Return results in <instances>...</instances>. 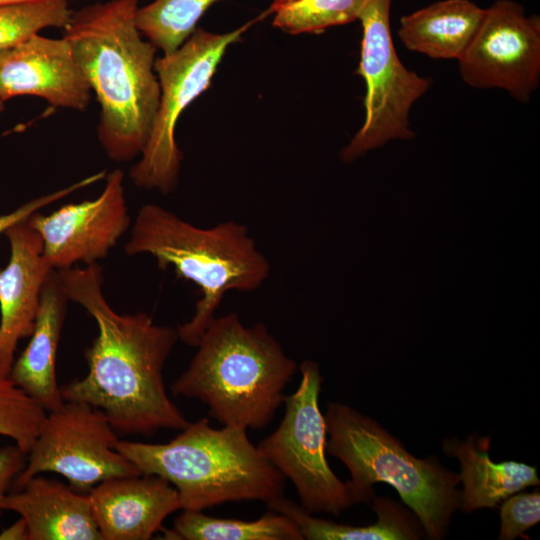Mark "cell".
I'll return each mask as SVG.
<instances>
[{
    "label": "cell",
    "mask_w": 540,
    "mask_h": 540,
    "mask_svg": "<svg viewBox=\"0 0 540 540\" xmlns=\"http://www.w3.org/2000/svg\"><path fill=\"white\" fill-rule=\"evenodd\" d=\"M267 507L289 517L307 540H415L421 536L419 520L394 500L384 497H373L372 508L378 520L367 526L315 517L285 496L267 503Z\"/></svg>",
    "instance_id": "obj_20"
},
{
    "label": "cell",
    "mask_w": 540,
    "mask_h": 540,
    "mask_svg": "<svg viewBox=\"0 0 540 540\" xmlns=\"http://www.w3.org/2000/svg\"><path fill=\"white\" fill-rule=\"evenodd\" d=\"M117 434L99 408L81 401H64L47 412L12 487L18 490L34 476L53 472L66 478L73 489L89 492L107 479L141 474L115 449Z\"/></svg>",
    "instance_id": "obj_10"
},
{
    "label": "cell",
    "mask_w": 540,
    "mask_h": 540,
    "mask_svg": "<svg viewBox=\"0 0 540 540\" xmlns=\"http://www.w3.org/2000/svg\"><path fill=\"white\" fill-rule=\"evenodd\" d=\"M22 1H32V0H0V4L22 2ZM68 1H74V0H68Z\"/></svg>",
    "instance_id": "obj_31"
},
{
    "label": "cell",
    "mask_w": 540,
    "mask_h": 540,
    "mask_svg": "<svg viewBox=\"0 0 540 540\" xmlns=\"http://www.w3.org/2000/svg\"><path fill=\"white\" fill-rule=\"evenodd\" d=\"M46 410L9 378L0 379V436L14 441L26 454L32 448Z\"/></svg>",
    "instance_id": "obj_25"
},
{
    "label": "cell",
    "mask_w": 540,
    "mask_h": 540,
    "mask_svg": "<svg viewBox=\"0 0 540 540\" xmlns=\"http://www.w3.org/2000/svg\"><path fill=\"white\" fill-rule=\"evenodd\" d=\"M88 496L103 540L151 539L170 514L182 510L176 488L153 474L107 479Z\"/></svg>",
    "instance_id": "obj_15"
},
{
    "label": "cell",
    "mask_w": 540,
    "mask_h": 540,
    "mask_svg": "<svg viewBox=\"0 0 540 540\" xmlns=\"http://www.w3.org/2000/svg\"><path fill=\"white\" fill-rule=\"evenodd\" d=\"M28 223L39 234L43 255L52 269L97 263L130 227L123 171L108 173L97 198L64 205L48 215L35 212Z\"/></svg>",
    "instance_id": "obj_12"
},
{
    "label": "cell",
    "mask_w": 540,
    "mask_h": 540,
    "mask_svg": "<svg viewBox=\"0 0 540 540\" xmlns=\"http://www.w3.org/2000/svg\"><path fill=\"white\" fill-rule=\"evenodd\" d=\"M105 176L104 172H100L89 176L81 181H78L66 188L54 191L52 193L34 198L20 207L16 208L14 211L0 216V235L15 223L28 219L35 212H38L43 207L50 205L67 195L82 189L92 183L97 182L99 179H102Z\"/></svg>",
    "instance_id": "obj_27"
},
{
    "label": "cell",
    "mask_w": 540,
    "mask_h": 540,
    "mask_svg": "<svg viewBox=\"0 0 540 540\" xmlns=\"http://www.w3.org/2000/svg\"><path fill=\"white\" fill-rule=\"evenodd\" d=\"M139 0H111L73 11L64 28L100 105L97 134L107 156L130 161L143 152L157 114V48L136 24Z\"/></svg>",
    "instance_id": "obj_2"
},
{
    "label": "cell",
    "mask_w": 540,
    "mask_h": 540,
    "mask_svg": "<svg viewBox=\"0 0 540 540\" xmlns=\"http://www.w3.org/2000/svg\"><path fill=\"white\" fill-rule=\"evenodd\" d=\"M298 369L301 379L296 391L285 397L279 426L257 448L292 482L306 511L339 516L353 503L346 482L326 459V423L319 407L323 377L312 360H304Z\"/></svg>",
    "instance_id": "obj_8"
},
{
    "label": "cell",
    "mask_w": 540,
    "mask_h": 540,
    "mask_svg": "<svg viewBox=\"0 0 540 540\" xmlns=\"http://www.w3.org/2000/svg\"><path fill=\"white\" fill-rule=\"evenodd\" d=\"M489 437L465 441L446 439L443 451L460 462L461 509L472 512L479 508H493L507 497L529 486H538L537 469L522 462H493L489 456Z\"/></svg>",
    "instance_id": "obj_18"
},
{
    "label": "cell",
    "mask_w": 540,
    "mask_h": 540,
    "mask_svg": "<svg viewBox=\"0 0 540 540\" xmlns=\"http://www.w3.org/2000/svg\"><path fill=\"white\" fill-rule=\"evenodd\" d=\"M27 454L16 444L0 448V514L3 512L2 499L12 487L14 480L26 464Z\"/></svg>",
    "instance_id": "obj_28"
},
{
    "label": "cell",
    "mask_w": 540,
    "mask_h": 540,
    "mask_svg": "<svg viewBox=\"0 0 540 540\" xmlns=\"http://www.w3.org/2000/svg\"><path fill=\"white\" fill-rule=\"evenodd\" d=\"M114 447L141 473L158 475L171 483L178 491L182 510L203 511L232 501L267 504L284 496V476L242 427L216 429L203 417L189 422L169 442L118 438Z\"/></svg>",
    "instance_id": "obj_5"
},
{
    "label": "cell",
    "mask_w": 540,
    "mask_h": 540,
    "mask_svg": "<svg viewBox=\"0 0 540 540\" xmlns=\"http://www.w3.org/2000/svg\"><path fill=\"white\" fill-rule=\"evenodd\" d=\"M56 271L69 300L98 328L85 351L88 372L61 386L63 400L99 408L120 434L150 437L161 429H183L189 422L170 399L163 375L177 329L154 323L146 313L116 312L104 296L97 263Z\"/></svg>",
    "instance_id": "obj_1"
},
{
    "label": "cell",
    "mask_w": 540,
    "mask_h": 540,
    "mask_svg": "<svg viewBox=\"0 0 540 540\" xmlns=\"http://www.w3.org/2000/svg\"><path fill=\"white\" fill-rule=\"evenodd\" d=\"M69 298L56 270L47 276L28 345L14 360L8 378L46 412L64 402L56 377V354Z\"/></svg>",
    "instance_id": "obj_17"
},
{
    "label": "cell",
    "mask_w": 540,
    "mask_h": 540,
    "mask_svg": "<svg viewBox=\"0 0 540 540\" xmlns=\"http://www.w3.org/2000/svg\"><path fill=\"white\" fill-rule=\"evenodd\" d=\"M217 0H154L138 8L136 24L163 54L180 47L195 31L202 15Z\"/></svg>",
    "instance_id": "obj_22"
},
{
    "label": "cell",
    "mask_w": 540,
    "mask_h": 540,
    "mask_svg": "<svg viewBox=\"0 0 540 540\" xmlns=\"http://www.w3.org/2000/svg\"><path fill=\"white\" fill-rule=\"evenodd\" d=\"M460 75L471 87L505 90L528 102L540 80V20L526 16L512 0H497L458 60Z\"/></svg>",
    "instance_id": "obj_11"
},
{
    "label": "cell",
    "mask_w": 540,
    "mask_h": 540,
    "mask_svg": "<svg viewBox=\"0 0 540 540\" xmlns=\"http://www.w3.org/2000/svg\"><path fill=\"white\" fill-rule=\"evenodd\" d=\"M124 250L151 255L160 269L171 267L199 287L192 318L176 327L179 340L192 347L216 317L226 292L257 290L271 268L244 224L225 221L200 228L153 203L138 210Z\"/></svg>",
    "instance_id": "obj_4"
},
{
    "label": "cell",
    "mask_w": 540,
    "mask_h": 540,
    "mask_svg": "<svg viewBox=\"0 0 540 540\" xmlns=\"http://www.w3.org/2000/svg\"><path fill=\"white\" fill-rule=\"evenodd\" d=\"M391 1L367 0L358 18L363 36L357 73L366 85L365 118L341 152L345 162L390 140L413 138L410 110L431 84L429 79L408 70L396 53L389 21Z\"/></svg>",
    "instance_id": "obj_9"
},
{
    "label": "cell",
    "mask_w": 540,
    "mask_h": 540,
    "mask_svg": "<svg viewBox=\"0 0 540 540\" xmlns=\"http://www.w3.org/2000/svg\"><path fill=\"white\" fill-rule=\"evenodd\" d=\"M4 110V101L0 99V113Z\"/></svg>",
    "instance_id": "obj_32"
},
{
    "label": "cell",
    "mask_w": 540,
    "mask_h": 540,
    "mask_svg": "<svg viewBox=\"0 0 540 540\" xmlns=\"http://www.w3.org/2000/svg\"><path fill=\"white\" fill-rule=\"evenodd\" d=\"M324 418L326 452L348 468L351 478L346 484L353 505L373 499V484L387 483L413 511L428 538L442 539L461 507L460 475L435 457L416 458L379 423L348 405L330 403Z\"/></svg>",
    "instance_id": "obj_6"
},
{
    "label": "cell",
    "mask_w": 540,
    "mask_h": 540,
    "mask_svg": "<svg viewBox=\"0 0 540 540\" xmlns=\"http://www.w3.org/2000/svg\"><path fill=\"white\" fill-rule=\"evenodd\" d=\"M0 540H29V530L21 517L0 532Z\"/></svg>",
    "instance_id": "obj_29"
},
{
    "label": "cell",
    "mask_w": 540,
    "mask_h": 540,
    "mask_svg": "<svg viewBox=\"0 0 540 540\" xmlns=\"http://www.w3.org/2000/svg\"><path fill=\"white\" fill-rule=\"evenodd\" d=\"M161 531L166 539L175 540H303L297 525L289 517L271 510L252 521L182 510L175 518L173 528Z\"/></svg>",
    "instance_id": "obj_21"
},
{
    "label": "cell",
    "mask_w": 540,
    "mask_h": 540,
    "mask_svg": "<svg viewBox=\"0 0 540 540\" xmlns=\"http://www.w3.org/2000/svg\"><path fill=\"white\" fill-rule=\"evenodd\" d=\"M68 0H32L0 4V51L11 48L41 30L65 28L73 10Z\"/></svg>",
    "instance_id": "obj_23"
},
{
    "label": "cell",
    "mask_w": 540,
    "mask_h": 540,
    "mask_svg": "<svg viewBox=\"0 0 540 540\" xmlns=\"http://www.w3.org/2000/svg\"><path fill=\"white\" fill-rule=\"evenodd\" d=\"M227 32L212 33L196 28L175 51L155 59L160 101L147 144L140 160L129 172L140 188L171 193L177 183L182 153L175 140V128L182 112L210 85L228 47L256 22Z\"/></svg>",
    "instance_id": "obj_7"
},
{
    "label": "cell",
    "mask_w": 540,
    "mask_h": 540,
    "mask_svg": "<svg viewBox=\"0 0 540 540\" xmlns=\"http://www.w3.org/2000/svg\"><path fill=\"white\" fill-rule=\"evenodd\" d=\"M485 9L469 0H443L400 20L397 31L410 51L433 59L459 60L476 34Z\"/></svg>",
    "instance_id": "obj_19"
},
{
    "label": "cell",
    "mask_w": 540,
    "mask_h": 540,
    "mask_svg": "<svg viewBox=\"0 0 540 540\" xmlns=\"http://www.w3.org/2000/svg\"><path fill=\"white\" fill-rule=\"evenodd\" d=\"M501 528L498 539L512 540L540 521V493H520L503 500L500 508Z\"/></svg>",
    "instance_id": "obj_26"
},
{
    "label": "cell",
    "mask_w": 540,
    "mask_h": 540,
    "mask_svg": "<svg viewBox=\"0 0 540 540\" xmlns=\"http://www.w3.org/2000/svg\"><path fill=\"white\" fill-rule=\"evenodd\" d=\"M20 95L41 97L54 107L87 109L91 89L64 37L35 34L0 51V99Z\"/></svg>",
    "instance_id": "obj_13"
},
{
    "label": "cell",
    "mask_w": 540,
    "mask_h": 540,
    "mask_svg": "<svg viewBox=\"0 0 540 540\" xmlns=\"http://www.w3.org/2000/svg\"><path fill=\"white\" fill-rule=\"evenodd\" d=\"M3 511L23 518L29 540H103L88 494L36 475L2 499Z\"/></svg>",
    "instance_id": "obj_16"
},
{
    "label": "cell",
    "mask_w": 540,
    "mask_h": 540,
    "mask_svg": "<svg viewBox=\"0 0 540 540\" xmlns=\"http://www.w3.org/2000/svg\"><path fill=\"white\" fill-rule=\"evenodd\" d=\"M367 0H294L273 10V25L290 34L318 33L359 18Z\"/></svg>",
    "instance_id": "obj_24"
},
{
    "label": "cell",
    "mask_w": 540,
    "mask_h": 540,
    "mask_svg": "<svg viewBox=\"0 0 540 540\" xmlns=\"http://www.w3.org/2000/svg\"><path fill=\"white\" fill-rule=\"evenodd\" d=\"M196 347L172 394L199 400L223 426L265 428L298 370L280 342L263 323L245 326L229 313L214 318Z\"/></svg>",
    "instance_id": "obj_3"
},
{
    "label": "cell",
    "mask_w": 540,
    "mask_h": 540,
    "mask_svg": "<svg viewBox=\"0 0 540 540\" xmlns=\"http://www.w3.org/2000/svg\"><path fill=\"white\" fill-rule=\"evenodd\" d=\"M292 1H294V0H273V4H272L270 10H273V9L279 7V6L285 5V4H287L289 2H292Z\"/></svg>",
    "instance_id": "obj_30"
},
{
    "label": "cell",
    "mask_w": 540,
    "mask_h": 540,
    "mask_svg": "<svg viewBox=\"0 0 540 540\" xmlns=\"http://www.w3.org/2000/svg\"><path fill=\"white\" fill-rule=\"evenodd\" d=\"M4 235L10 257L7 265L0 267V379L9 376L18 342L33 332L44 282L54 270L28 219L10 226Z\"/></svg>",
    "instance_id": "obj_14"
}]
</instances>
